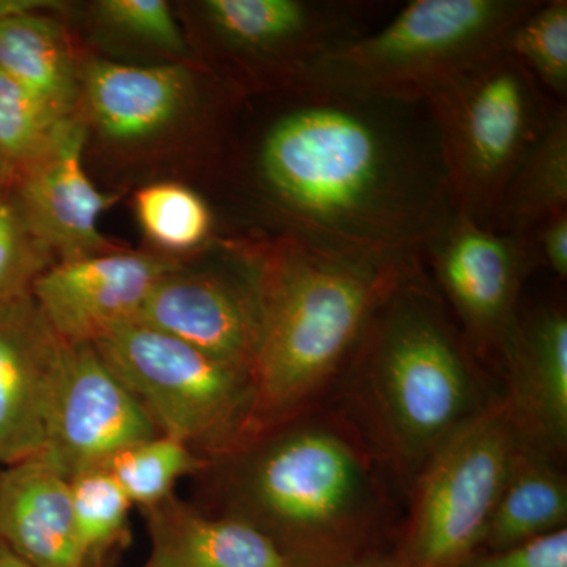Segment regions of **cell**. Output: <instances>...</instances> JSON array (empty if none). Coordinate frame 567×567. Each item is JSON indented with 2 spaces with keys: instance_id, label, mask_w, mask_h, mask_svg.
Instances as JSON below:
<instances>
[{
  "instance_id": "cell-1",
  "label": "cell",
  "mask_w": 567,
  "mask_h": 567,
  "mask_svg": "<svg viewBox=\"0 0 567 567\" xmlns=\"http://www.w3.org/2000/svg\"><path fill=\"white\" fill-rule=\"evenodd\" d=\"M252 148L254 188L278 237L379 265L424 264L457 215L427 100L382 99L311 82Z\"/></svg>"
},
{
  "instance_id": "cell-2",
  "label": "cell",
  "mask_w": 567,
  "mask_h": 567,
  "mask_svg": "<svg viewBox=\"0 0 567 567\" xmlns=\"http://www.w3.org/2000/svg\"><path fill=\"white\" fill-rule=\"evenodd\" d=\"M244 248L262 308L252 368L259 425L292 412L352 357L380 298L410 265L365 262L289 237Z\"/></svg>"
},
{
  "instance_id": "cell-3",
  "label": "cell",
  "mask_w": 567,
  "mask_h": 567,
  "mask_svg": "<svg viewBox=\"0 0 567 567\" xmlns=\"http://www.w3.org/2000/svg\"><path fill=\"white\" fill-rule=\"evenodd\" d=\"M466 347L416 264L395 276L350 357L380 431L413 468L481 410Z\"/></svg>"
},
{
  "instance_id": "cell-4",
  "label": "cell",
  "mask_w": 567,
  "mask_h": 567,
  "mask_svg": "<svg viewBox=\"0 0 567 567\" xmlns=\"http://www.w3.org/2000/svg\"><path fill=\"white\" fill-rule=\"evenodd\" d=\"M539 0H412L375 31L324 55L300 81L382 99L427 100L505 50ZM298 81V82H300Z\"/></svg>"
},
{
  "instance_id": "cell-5",
  "label": "cell",
  "mask_w": 567,
  "mask_h": 567,
  "mask_svg": "<svg viewBox=\"0 0 567 567\" xmlns=\"http://www.w3.org/2000/svg\"><path fill=\"white\" fill-rule=\"evenodd\" d=\"M454 207L491 223L507 183L559 104L506 51L477 62L427 96Z\"/></svg>"
},
{
  "instance_id": "cell-6",
  "label": "cell",
  "mask_w": 567,
  "mask_h": 567,
  "mask_svg": "<svg viewBox=\"0 0 567 567\" xmlns=\"http://www.w3.org/2000/svg\"><path fill=\"white\" fill-rule=\"evenodd\" d=\"M93 347L159 434L196 453L230 450L257 427L256 391L246 369L137 322L115 328Z\"/></svg>"
},
{
  "instance_id": "cell-7",
  "label": "cell",
  "mask_w": 567,
  "mask_h": 567,
  "mask_svg": "<svg viewBox=\"0 0 567 567\" xmlns=\"http://www.w3.org/2000/svg\"><path fill=\"white\" fill-rule=\"evenodd\" d=\"M244 502L265 533L327 540L374 516V480L363 454L328 425H303L254 457L244 480Z\"/></svg>"
},
{
  "instance_id": "cell-8",
  "label": "cell",
  "mask_w": 567,
  "mask_h": 567,
  "mask_svg": "<svg viewBox=\"0 0 567 567\" xmlns=\"http://www.w3.org/2000/svg\"><path fill=\"white\" fill-rule=\"evenodd\" d=\"M522 440L505 402L481 409L421 466L410 555L416 567H456L483 546Z\"/></svg>"
},
{
  "instance_id": "cell-9",
  "label": "cell",
  "mask_w": 567,
  "mask_h": 567,
  "mask_svg": "<svg viewBox=\"0 0 567 567\" xmlns=\"http://www.w3.org/2000/svg\"><path fill=\"white\" fill-rule=\"evenodd\" d=\"M395 10L371 0H207L204 20L237 62L267 69L281 87L320 59L375 31Z\"/></svg>"
},
{
  "instance_id": "cell-10",
  "label": "cell",
  "mask_w": 567,
  "mask_h": 567,
  "mask_svg": "<svg viewBox=\"0 0 567 567\" xmlns=\"http://www.w3.org/2000/svg\"><path fill=\"white\" fill-rule=\"evenodd\" d=\"M465 339L480 352L505 357L516 334L518 297L535 267L524 238L496 233L457 213L425 256Z\"/></svg>"
},
{
  "instance_id": "cell-11",
  "label": "cell",
  "mask_w": 567,
  "mask_h": 567,
  "mask_svg": "<svg viewBox=\"0 0 567 567\" xmlns=\"http://www.w3.org/2000/svg\"><path fill=\"white\" fill-rule=\"evenodd\" d=\"M235 270L185 271L153 286L134 322L155 328L251 372L259 347L262 308L256 274L244 245Z\"/></svg>"
},
{
  "instance_id": "cell-12",
  "label": "cell",
  "mask_w": 567,
  "mask_h": 567,
  "mask_svg": "<svg viewBox=\"0 0 567 567\" xmlns=\"http://www.w3.org/2000/svg\"><path fill=\"white\" fill-rule=\"evenodd\" d=\"M159 434L91 344H66L44 456L66 477Z\"/></svg>"
},
{
  "instance_id": "cell-13",
  "label": "cell",
  "mask_w": 567,
  "mask_h": 567,
  "mask_svg": "<svg viewBox=\"0 0 567 567\" xmlns=\"http://www.w3.org/2000/svg\"><path fill=\"white\" fill-rule=\"evenodd\" d=\"M182 268L163 254L117 251L52 264L32 284L33 301L66 344H95L136 320L153 286Z\"/></svg>"
},
{
  "instance_id": "cell-14",
  "label": "cell",
  "mask_w": 567,
  "mask_h": 567,
  "mask_svg": "<svg viewBox=\"0 0 567 567\" xmlns=\"http://www.w3.org/2000/svg\"><path fill=\"white\" fill-rule=\"evenodd\" d=\"M87 125L73 114L48 147L14 175V189L29 226L55 262L117 251L100 219L118 197L100 192L84 169Z\"/></svg>"
},
{
  "instance_id": "cell-15",
  "label": "cell",
  "mask_w": 567,
  "mask_h": 567,
  "mask_svg": "<svg viewBox=\"0 0 567 567\" xmlns=\"http://www.w3.org/2000/svg\"><path fill=\"white\" fill-rule=\"evenodd\" d=\"M65 349L31 292L0 305V465L47 447Z\"/></svg>"
},
{
  "instance_id": "cell-16",
  "label": "cell",
  "mask_w": 567,
  "mask_h": 567,
  "mask_svg": "<svg viewBox=\"0 0 567 567\" xmlns=\"http://www.w3.org/2000/svg\"><path fill=\"white\" fill-rule=\"evenodd\" d=\"M503 363L509 372L506 409L522 440L544 453L567 442V316L540 309L518 319Z\"/></svg>"
},
{
  "instance_id": "cell-17",
  "label": "cell",
  "mask_w": 567,
  "mask_h": 567,
  "mask_svg": "<svg viewBox=\"0 0 567 567\" xmlns=\"http://www.w3.org/2000/svg\"><path fill=\"white\" fill-rule=\"evenodd\" d=\"M0 540L33 567H89L70 477L44 453L0 470Z\"/></svg>"
},
{
  "instance_id": "cell-18",
  "label": "cell",
  "mask_w": 567,
  "mask_h": 567,
  "mask_svg": "<svg viewBox=\"0 0 567 567\" xmlns=\"http://www.w3.org/2000/svg\"><path fill=\"white\" fill-rule=\"evenodd\" d=\"M147 567H293L278 540L246 518H212L174 496L148 507Z\"/></svg>"
},
{
  "instance_id": "cell-19",
  "label": "cell",
  "mask_w": 567,
  "mask_h": 567,
  "mask_svg": "<svg viewBox=\"0 0 567 567\" xmlns=\"http://www.w3.org/2000/svg\"><path fill=\"white\" fill-rule=\"evenodd\" d=\"M84 92L96 126L118 141L142 140L173 122L192 92L186 66H134L96 61L84 70Z\"/></svg>"
},
{
  "instance_id": "cell-20",
  "label": "cell",
  "mask_w": 567,
  "mask_h": 567,
  "mask_svg": "<svg viewBox=\"0 0 567 567\" xmlns=\"http://www.w3.org/2000/svg\"><path fill=\"white\" fill-rule=\"evenodd\" d=\"M0 70L59 117L76 114L80 78L65 32L51 18L0 17Z\"/></svg>"
},
{
  "instance_id": "cell-21",
  "label": "cell",
  "mask_w": 567,
  "mask_h": 567,
  "mask_svg": "<svg viewBox=\"0 0 567 567\" xmlns=\"http://www.w3.org/2000/svg\"><path fill=\"white\" fill-rule=\"evenodd\" d=\"M565 476L548 461V454L522 443L513 472L499 495L484 533L483 546L505 550L525 540L566 528Z\"/></svg>"
},
{
  "instance_id": "cell-22",
  "label": "cell",
  "mask_w": 567,
  "mask_h": 567,
  "mask_svg": "<svg viewBox=\"0 0 567 567\" xmlns=\"http://www.w3.org/2000/svg\"><path fill=\"white\" fill-rule=\"evenodd\" d=\"M567 210V104H559L546 132L507 183L488 227L524 235L554 213Z\"/></svg>"
},
{
  "instance_id": "cell-23",
  "label": "cell",
  "mask_w": 567,
  "mask_h": 567,
  "mask_svg": "<svg viewBox=\"0 0 567 567\" xmlns=\"http://www.w3.org/2000/svg\"><path fill=\"white\" fill-rule=\"evenodd\" d=\"M204 464L193 447L156 435L125 447L102 466L121 484L133 506L148 509L171 498L178 480L199 472Z\"/></svg>"
},
{
  "instance_id": "cell-24",
  "label": "cell",
  "mask_w": 567,
  "mask_h": 567,
  "mask_svg": "<svg viewBox=\"0 0 567 567\" xmlns=\"http://www.w3.org/2000/svg\"><path fill=\"white\" fill-rule=\"evenodd\" d=\"M145 237L167 252H188L207 244L213 215L204 197L181 183H153L134 196Z\"/></svg>"
},
{
  "instance_id": "cell-25",
  "label": "cell",
  "mask_w": 567,
  "mask_h": 567,
  "mask_svg": "<svg viewBox=\"0 0 567 567\" xmlns=\"http://www.w3.org/2000/svg\"><path fill=\"white\" fill-rule=\"evenodd\" d=\"M517 59L557 103L567 100V0H539L507 37Z\"/></svg>"
},
{
  "instance_id": "cell-26",
  "label": "cell",
  "mask_w": 567,
  "mask_h": 567,
  "mask_svg": "<svg viewBox=\"0 0 567 567\" xmlns=\"http://www.w3.org/2000/svg\"><path fill=\"white\" fill-rule=\"evenodd\" d=\"M70 494L78 537L92 565L128 533L133 503L104 466L71 476Z\"/></svg>"
},
{
  "instance_id": "cell-27",
  "label": "cell",
  "mask_w": 567,
  "mask_h": 567,
  "mask_svg": "<svg viewBox=\"0 0 567 567\" xmlns=\"http://www.w3.org/2000/svg\"><path fill=\"white\" fill-rule=\"evenodd\" d=\"M52 264L54 257L25 219L13 178L0 188V305L31 292L32 284Z\"/></svg>"
},
{
  "instance_id": "cell-28",
  "label": "cell",
  "mask_w": 567,
  "mask_h": 567,
  "mask_svg": "<svg viewBox=\"0 0 567 567\" xmlns=\"http://www.w3.org/2000/svg\"><path fill=\"white\" fill-rule=\"evenodd\" d=\"M65 118L0 70V158L17 173L48 147Z\"/></svg>"
},
{
  "instance_id": "cell-29",
  "label": "cell",
  "mask_w": 567,
  "mask_h": 567,
  "mask_svg": "<svg viewBox=\"0 0 567 567\" xmlns=\"http://www.w3.org/2000/svg\"><path fill=\"white\" fill-rule=\"evenodd\" d=\"M104 22L171 52L185 51V40L169 3L164 0H103L99 3Z\"/></svg>"
},
{
  "instance_id": "cell-30",
  "label": "cell",
  "mask_w": 567,
  "mask_h": 567,
  "mask_svg": "<svg viewBox=\"0 0 567 567\" xmlns=\"http://www.w3.org/2000/svg\"><path fill=\"white\" fill-rule=\"evenodd\" d=\"M456 567H567V529L525 540L505 550L468 557Z\"/></svg>"
},
{
  "instance_id": "cell-31",
  "label": "cell",
  "mask_w": 567,
  "mask_h": 567,
  "mask_svg": "<svg viewBox=\"0 0 567 567\" xmlns=\"http://www.w3.org/2000/svg\"><path fill=\"white\" fill-rule=\"evenodd\" d=\"M533 264L544 265L558 279L567 276V210L554 213L524 235Z\"/></svg>"
},
{
  "instance_id": "cell-32",
  "label": "cell",
  "mask_w": 567,
  "mask_h": 567,
  "mask_svg": "<svg viewBox=\"0 0 567 567\" xmlns=\"http://www.w3.org/2000/svg\"><path fill=\"white\" fill-rule=\"evenodd\" d=\"M0 567H33L0 540Z\"/></svg>"
},
{
  "instance_id": "cell-33",
  "label": "cell",
  "mask_w": 567,
  "mask_h": 567,
  "mask_svg": "<svg viewBox=\"0 0 567 567\" xmlns=\"http://www.w3.org/2000/svg\"><path fill=\"white\" fill-rule=\"evenodd\" d=\"M14 175H17V171H14L6 159L0 158V188L13 181Z\"/></svg>"
},
{
  "instance_id": "cell-34",
  "label": "cell",
  "mask_w": 567,
  "mask_h": 567,
  "mask_svg": "<svg viewBox=\"0 0 567 567\" xmlns=\"http://www.w3.org/2000/svg\"><path fill=\"white\" fill-rule=\"evenodd\" d=\"M363 567H382V566H363Z\"/></svg>"
}]
</instances>
